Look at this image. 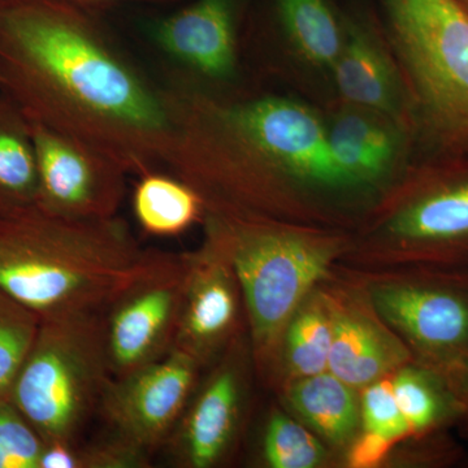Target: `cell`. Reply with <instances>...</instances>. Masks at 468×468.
Listing matches in <instances>:
<instances>
[{"mask_svg": "<svg viewBox=\"0 0 468 468\" xmlns=\"http://www.w3.org/2000/svg\"><path fill=\"white\" fill-rule=\"evenodd\" d=\"M0 92L30 122L92 144L129 175L165 162L167 91L134 66L88 9L63 0L0 5Z\"/></svg>", "mask_w": 468, "mask_h": 468, "instance_id": "1", "label": "cell"}, {"mask_svg": "<svg viewBox=\"0 0 468 468\" xmlns=\"http://www.w3.org/2000/svg\"><path fill=\"white\" fill-rule=\"evenodd\" d=\"M165 91L171 141L163 165L201 194L206 209L329 229L353 226L319 111L291 97H236L197 81Z\"/></svg>", "mask_w": 468, "mask_h": 468, "instance_id": "2", "label": "cell"}, {"mask_svg": "<svg viewBox=\"0 0 468 468\" xmlns=\"http://www.w3.org/2000/svg\"><path fill=\"white\" fill-rule=\"evenodd\" d=\"M155 252L119 215L67 220L36 206L0 218V286L41 319L103 313Z\"/></svg>", "mask_w": 468, "mask_h": 468, "instance_id": "3", "label": "cell"}, {"mask_svg": "<svg viewBox=\"0 0 468 468\" xmlns=\"http://www.w3.org/2000/svg\"><path fill=\"white\" fill-rule=\"evenodd\" d=\"M202 224L239 280L255 369L273 381L286 325L347 255L351 234L226 209H206Z\"/></svg>", "mask_w": 468, "mask_h": 468, "instance_id": "4", "label": "cell"}, {"mask_svg": "<svg viewBox=\"0 0 468 468\" xmlns=\"http://www.w3.org/2000/svg\"><path fill=\"white\" fill-rule=\"evenodd\" d=\"M415 125L468 144V9L460 0H378Z\"/></svg>", "mask_w": 468, "mask_h": 468, "instance_id": "5", "label": "cell"}, {"mask_svg": "<svg viewBox=\"0 0 468 468\" xmlns=\"http://www.w3.org/2000/svg\"><path fill=\"white\" fill-rule=\"evenodd\" d=\"M111 378L101 313L41 319L9 399L46 443L75 442Z\"/></svg>", "mask_w": 468, "mask_h": 468, "instance_id": "6", "label": "cell"}, {"mask_svg": "<svg viewBox=\"0 0 468 468\" xmlns=\"http://www.w3.org/2000/svg\"><path fill=\"white\" fill-rule=\"evenodd\" d=\"M347 255L384 267L468 264V172L409 168L351 234Z\"/></svg>", "mask_w": 468, "mask_h": 468, "instance_id": "7", "label": "cell"}, {"mask_svg": "<svg viewBox=\"0 0 468 468\" xmlns=\"http://www.w3.org/2000/svg\"><path fill=\"white\" fill-rule=\"evenodd\" d=\"M378 316L460 399L468 387V264H410L360 284Z\"/></svg>", "mask_w": 468, "mask_h": 468, "instance_id": "8", "label": "cell"}, {"mask_svg": "<svg viewBox=\"0 0 468 468\" xmlns=\"http://www.w3.org/2000/svg\"><path fill=\"white\" fill-rule=\"evenodd\" d=\"M335 186L358 224L408 172L415 132L393 117L338 101L324 115Z\"/></svg>", "mask_w": 468, "mask_h": 468, "instance_id": "9", "label": "cell"}, {"mask_svg": "<svg viewBox=\"0 0 468 468\" xmlns=\"http://www.w3.org/2000/svg\"><path fill=\"white\" fill-rule=\"evenodd\" d=\"M185 279V254L156 251L143 275L101 313L112 378L124 377L174 349Z\"/></svg>", "mask_w": 468, "mask_h": 468, "instance_id": "10", "label": "cell"}, {"mask_svg": "<svg viewBox=\"0 0 468 468\" xmlns=\"http://www.w3.org/2000/svg\"><path fill=\"white\" fill-rule=\"evenodd\" d=\"M37 169V207L67 220L117 217L126 196L128 172L92 144L30 122Z\"/></svg>", "mask_w": 468, "mask_h": 468, "instance_id": "11", "label": "cell"}, {"mask_svg": "<svg viewBox=\"0 0 468 468\" xmlns=\"http://www.w3.org/2000/svg\"><path fill=\"white\" fill-rule=\"evenodd\" d=\"M201 369L196 359L174 347L150 365L111 378L100 411L113 435L151 455L167 443Z\"/></svg>", "mask_w": 468, "mask_h": 468, "instance_id": "12", "label": "cell"}, {"mask_svg": "<svg viewBox=\"0 0 468 468\" xmlns=\"http://www.w3.org/2000/svg\"><path fill=\"white\" fill-rule=\"evenodd\" d=\"M184 254L186 279L174 347L205 368L239 338L241 288L232 264L207 237Z\"/></svg>", "mask_w": 468, "mask_h": 468, "instance_id": "13", "label": "cell"}, {"mask_svg": "<svg viewBox=\"0 0 468 468\" xmlns=\"http://www.w3.org/2000/svg\"><path fill=\"white\" fill-rule=\"evenodd\" d=\"M218 360L207 378L197 384L165 443L178 466H217L239 432L245 394V362L239 338Z\"/></svg>", "mask_w": 468, "mask_h": 468, "instance_id": "14", "label": "cell"}, {"mask_svg": "<svg viewBox=\"0 0 468 468\" xmlns=\"http://www.w3.org/2000/svg\"><path fill=\"white\" fill-rule=\"evenodd\" d=\"M325 282L334 319L331 374L362 390L412 362L408 347L378 316L362 285Z\"/></svg>", "mask_w": 468, "mask_h": 468, "instance_id": "15", "label": "cell"}, {"mask_svg": "<svg viewBox=\"0 0 468 468\" xmlns=\"http://www.w3.org/2000/svg\"><path fill=\"white\" fill-rule=\"evenodd\" d=\"M154 39L197 82L226 86L239 69L234 0H194L160 20Z\"/></svg>", "mask_w": 468, "mask_h": 468, "instance_id": "16", "label": "cell"}, {"mask_svg": "<svg viewBox=\"0 0 468 468\" xmlns=\"http://www.w3.org/2000/svg\"><path fill=\"white\" fill-rule=\"evenodd\" d=\"M344 21V48L331 72L338 101L377 111L417 131L408 89L387 41L363 18Z\"/></svg>", "mask_w": 468, "mask_h": 468, "instance_id": "17", "label": "cell"}, {"mask_svg": "<svg viewBox=\"0 0 468 468\" xmlns=\"http://www.w3.org/2000/svg\"><path fill=\"white\" fill-rule=\"evenodd\" d=\"M285 399L298 417L335 448L350 445L360 419L356 389L329 371L284 384Z\"/></svg>", "mask_w": 468, "mask_h": 468, "instance_id": "18", "label": "cell"}, {"mask_svg": "<svg viewBox=\"0 0 468 468\" xmlns=\"http://www.w3.org/2000/svg\"><path fill=\"white\" fill-rule=\"evenodd\" d=\"M280 32L303 66L331 76L345 43L344 17L328 0H275Z\"/></svg>", "mask_w": 468, "mask_h": 468, "instance_id": "19", "label": "cell"}, {"mask_svg": "<svg viewBox=\"0 0 468 468\" xmlns=\"http://www.w3.org/2000/svg\"><path fill=\"white\" fill-rule=\"evenodd\" d=\"M132 203L138 226L153 237L180 236L202 223L206 214L201 194L171 172L155 169L140 175Z\"/></svg>", "mask_w": 468, "mask_h": 468, "instance_id": "20", "label": "cell"}, {"mask_svg": "<svg viewBox=\"0 0 468 468\" xmlns=\"http://www.w3.org/2000/svg\"><path fill=\"white\" fill-rule=\"evenodd\" d=\"M37 198L38 169L30 122L0 92V218L36 207Z\"/></svg>", "mask_w": 468, "mask_h": 468, "instance_id": "21", "label": "cell"}, {"mask_svg": "<svg viewBox=\"0 0 468 468\" xmlns=\"http://www.w3.org/2000/svg\"><path fill=\"white\" fill-rule=\"evenodd\" d=\"M332 337L331 304L322 284L302 302L286 325L277 372L284 384L328 371Z\"/></svg>", "mask_w": 468, "mask_h": 468, "instance_id": "22", "label": "cell"}, {"mask_svg": "<svg viewBox=\"0 0 468 468\" xmlns=\"http://www.w3.org/2000/svg\"><path fill=\"white\" fill-rule=\"evenodd\" d=\"M392 385L411 436L428 439L441 435L446 427L458 423L460 399L432 372L408 363L392 374Z\"/></svg>", "mask_w": 468, "mask_h": 468, "instance_id": "23", "label": "cell"}, {"mask_svg": "<svg viewBox=\"0 0 468 468\" xmlns=\"http://www.w3.org/2000/svg\"><path fill=\"white\" fill-rule=\"evenodd\" d=\"M149 463L150 454L112 433L109 439L85 446L46 443L39 468H143Z\"/></svg>", "mask_w": 468, "mask_h": 468, "instance_id": "24", "label": "cell"}, {"mask_svg": "<svg viewBox=\"0 0 468 468\" xmlns=\"http://www.w3.org/2000/svg\"><path fill=\"white\" fill-rule=\"evenodd\" d=\"M326 449L318 436L282 411L268 420L263 439V457L272 468H315L322 466Z\"/></svg>", "mask_w": 468, "mask_h": 468, "instance_id": "25", "label": "cell"}, {"mask_svg": "<svg viewBox=\"0 0 468 468\" xmlns=\"http://www.w3.org/2000/svg\"><path fill=\"white\" fill-rule=\"evenodd\" d=\"M41 318L0 286V399H9L18 369L38 332Z\"/></svg>", "mask_w": 468, "mask_h": 468, "instance_id": "26", "label": "cell"}, {"mask_svg": "<svg viewBox=\"0 0 468 468\" xmlns=\"http://www.w3.org/2000/svg\"><path fill=\"white\" fill-rule=\"evenodd\" d=\"M46 442L9 399H0V468H39Z\"/></svg>", "mask_w": 468, "mask_h": 468, "instance_id": "27", "label": "cell"}, {"mask_svg": "<svg viewBox=\"0 0 468 468\" xmlns=\"http://www.w3.org/2000/svg\"><path fill=\"white\" fill-rule=\"evenodd\" d=\"M363 430L403 441L411 436L393 392L392 375L363 388L360 396Z\"/></svg>", "mask_w": 468, "mask_h": 468, "instance_id": "28", "label": "cell"}, {"mask_svg": "<svg viewBox=\"0 0 468 468\" xmlns=\"http://www.w3.org/2000/svg\"><path fill=\"white\" fill-rule=\"evenodd\" d=\"M397 440L363 430L362 435L350 442L346 454V463L354 468H371L383 463L392 451Z\"/></svg>", "mask_w": 468, "mask_h": 468, "instance_id": "29", "label": "cell"}, {"mask_svg": "<svg viewBox=\"0 0 468 468\" xmlns=\"http://www.w3.org/2000/svg\"><path fill=\"white\" fill-rule=\"evenodd\" d=\"M63 2L70 3V5H77V7L88 9V11L97 12L104 11V9L119 7L124 5H156V3H165L168 0H63Z\"/></svg>", "mask_w": 468, "mask_h": 468, "instance_id": "30", "label": "cell"}, {"mask_svg": "<svg viewBox=\"0 0 468 468\" xmlns=\"http://www.w3.org/2000/svg\"><path fill=\"white\" fill-rule=\"evenodd\" d=\"M460 403L461 415L460 419H458L457 424H460V426L463 427V431L468 436V387L466 388V390L461 394Z\"/></svg>", "mask_w": 468, "mask_h": 468, "instance_id": "31", "label": "cell"}, {"mask_svg": "<svg viewBox=\"0 0 468 468\" xmlns=\"http://www.w3.org/2000/svg\"><path fill=\"white\" fill-rule=\"evenodd\" d=\"M9 2V0H0V5H3V3Z\"/></svg>", "mask_w": 468, "mask_h": 468, "instance_id": "32", "label": "cell"}]
</instances>
